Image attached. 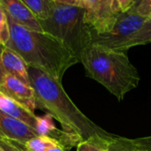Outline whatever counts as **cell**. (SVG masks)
<instances>
[{"label":"cell","instance_id":"6da1fadb","mask_svg":"<svg viewBox=\"0 0 151 151\" xmlns=\"http://www.w3.org/2000/svg\"><path fill=\"white\" fill-rule=\"evenodd\" d=\"M10 38L6 47L16 52L29 67L38 68L61 83L65 72L79 62L67 47L56 37L45 33L30 30L9 16Z\"/></svg>","mask_w":151,"mask_h":151},{"label":"cell","instance_id":"7a4b0ae2","mask_svg":"<svg viewBox=\"0 0 151 151\" xmlns=\"http://www.w3.org/2000/svg\"><path fill=\"white\" fill-rule=\"evenodd\" d=\"M29 76L35 91L37 108L52 115L60 124L63 131L78 134L83 140L95 136H113L90 120L75 105L60 82L47 73L31 67L29 68Z\"/></svg>","mask_w":151,"mask_h":151},{"label":"cell","instance_id":"3957f363","mask_svg":"<svg viewBox=\"0 0 151 151\" xmlns=\"http://www.w3.org/2000/svg\"><path fill=\"white\" fill-rule=\"evenodd\" d=\"M79 61L87 77L103 86L119 101L135 89L140 80L125 52L92 44L81 53Z\"/></svg>","mask_w":151,"mask_h":151},{"label":"cell","instance_id":"277c9868","mask_svg":"<svg viewBox=\"0 0 151 151\" xmlns=\"http://www.w3.org/2000/svg\"><path fill=\"white\" fill-rule=\"evenodd\" d=\"M85 15L84 7L55 4L51 15L40 23L44 32L62 42L79 60L84 50L93 44V32Z\"/></svg>","mask_w":151,"mask_h":151},{"label":"cell","instance_id":"5b68a950","mask_svg":"<svg viewBox=\"0 0 151 151\" xmlns=\"http://www.w3.org/2000/svg\"><path fill=\"white\" fill-rule=\"evenodd\" d=\"M146 20L133 10L122 14L110 31L99 35L93 34V44L118 51L124 43L140 29Z\"/></svg>","mask_w":151,"mask_h":151},{"label":"cell","instance_id":"8992f818","mask_svg":"<svg viewBox=\"0 0 151 151\" xmlns=\"http://www.w3.org/2000/svg\"><path fill=\"white\" fill-rule=\"evenodd\" d=\"M86 9V22L93 34L99 35L110 31L120 14H116L112 0H83Z\"/></svg>","mask_w":151,"mask_h":151},{"label":"cell","instance_id":"52a82bcc","mask_svg":"<svg viewBox=\"0 0 151 151\" xmlns=\"http://www.w3.org/2000/svg\"><path fill=\"white\" fill-rule=\"evenodd\" d=\"M0 93L35 113L37 103L35 91L32 86L26 85L11 75L6 74L0 80Z\"/></svg>","mask_w":151,"mask_h":151},{"label":"cell","instance_id":"ba28073f","mask_svg":"<svg viewBox=\"0 0 151 151\" xmlns=\"http://www.w3.org/2000/svg\"><path fill=\"white\" fill-rule=\"evenodd\" d=\"M0 6L16 23L30 30L44 32L40 21L22 0H0Z\"/></svg>","mask_w":151,"mask_h":151},{"label":"cell","instance_id":"9c48e42d","mask_svg":"<svg viewBox=\"0 0 151 151\" xmlns=\"http://www.w3.org/2000/svg\"><path fill=\"white\" fill-rule=\"evenodd\" d=\"M37 136V132L28 124L0 110V140L10 139L25 143Z\"/></svg>","mask_w":151,"mask_h":151},{"label":"cell","instance_id":"30bf717a","mask_svg":"<svg viewBox=\"0 0 151 151\" xmlns=\"http://www.w3.org/2000/svg\"><path fill=\"white\" fill-rule=\"evenodd\" d=\"M1 63L5 74L11 75L31 86L29 76V67L16 52L5 46L1 55Z\"/></svg>","mask_w":151,"mask_h":151},{"label":"cell","instance_id":"8fae6325","mask_svg":"<svg viewBox=\"0 0 151 151\" xmlns=\"http://www.w3.org/2000/svg\"><path fill=\"white\" fill-rule=\"evenodd\" d=\"M0 110L14 118L23 122L36 131L37 116L2 93H0Z\"/></svg>","mask_w":151,"mask_h":151},{"label":"cell","instance_id":"7c38bea8","mask_svg":"<svg viewBox=\"0 0 151 151\" xmlns=\"http://www.w3.org/2000/svg\"><path fill=\"white\" fill-rule=\"evenodd\" d=\"M149 43H151V19L146 20L140 29L127 41H125L118 51L126 52L132 47Z\"/></svg>","mask_w":151,"mask_h":151},{"label":"cell","instance_id":"4fadbf2b","mask_svg":"<svg viewBox=\"0 0 151 151\" xmlns=\"http://www.w3.org/2000/svg\"><path fill=\"white\" fill-rule=\"evenodd\" d=\"M39 21L47 19L55 6L51 0H22Z\"/></svg>","mask_w":151,"mask_h":151},{"label":"cell","instance_id":"5bb4252c","mask_svg":"<svg viewBox=\"0 0 151 151\" xmlns=\"http://www.w3.org/2000/svg\"><path fill=\"white\" fill-rule=\"evenodd\" d=\"M115 136L113 135L110 138L95 136L85 139L77 146V151H108L109 143Z\"/></svg>","mask_w":151,"mask_h":151},{"label":"cell","instance_id":"9a60e30c","mask_svg":"<svg viewBox=\"0 0 151 151\" xmlns=\"http://www.w3.org/2000/svg\"><path fill=\"white\" fill-rule=\"evenodd\" d=\"M23 144L28 151H47L50 147L55 145H60L54 139L48 136L40 135L30 139Z\"/></svg>","mask_w":151,"mask_h":151},{"label":"cell","instance_id":"2e32d148","mask_svg":"<svg viewBox=\"0 0 151 151\" xmlns=\"http://www.w3.org/2000/svg\"><path fill=\"white\" fill-rule=\"evenodd\" d=\"M10 38V29L7 14L0 6V45L6 46Z\"/></svg>","mask_w":151,"mask_h":151},{"label":"cell","instance_id":"e0dca14e","mask_svg":"<svg viewBox=\"0 0 151 151\" xmlns=\"http://www.w3.org/2000/svg\"><path fill=\"white\" fill-rule=\"evenodd\" d=\"M132 146L129 142L127 138L115 136L110 141L108 151H132Z\"/></svg>","mask_w":151,"mask_h":151},{"label":"cell","instance_id":"ac0fdd59","mask_svg":"<svg viewBox=\"0 0 151 151\" xmlns=\"http://www.w3.org/2000/svg\"><path fill=\"white\" fill-rule=\"evenodd\" d=\"M113 8L116 14H122L130 12L133 9L137 0H112Z\"/></svg>","mask_w":151,"mask_h":151},{"label":"cell","instance_id":"d6986e66","mask_svg":"<svg viewBox=\"0 0 151 151\" xmlns=\"http://www.w3.org/2000/svg\"><path fill=\"white\" fill-rule=\"evenodd\" d=\"M132 10L147 20L151 19V0H139Z\"/></svg>","mask_w":151,"mask_h":151},{"label":"cell","instance_id":"ffe728a7","mask_svg":"<svg viewBox=\"0 0 151 151\" xmlns=\"http://www.w3.org/2000/svg\"><path fill=\"white\" fill-rule=\"evenodd\" d=\"M128 140L137 149L141 151H151V136L137 139H128Z\"/></svg>","mask_w":151,"mask_h":151},{"label":"cell","instance_id":"44dd1931","mask_svg":"<svg viewBox=\"0 0 151 151\" xmlns=\"http://www.w3.org/2000/svg\"><path fill=\"white\" fill-rule=\"evenodd\" d=\"M52 2L57 5H66V6H80L85 8L83 0H51Z\"/></svg>","mask_w":151,"mask_h":151},{"label":"cell","instance_id":"7402d4cb","mask_svg":"<svg viewBox=\"0 0 151 151\" xmlns=\"http://www.w3.org/2000/svg\"><path fill=\"white\" fill-rule=\"evenodd\" d=\"M0 147L4 149V151H19V149L8 139H3L0 140Z\"/></svg>","mask_w":151,"mask_h":151},{"label":"cell","instance_id":"603a6c76","mask_svg":"<svg viewBox=\"0 0 151 151\" xmlns=\"http://www.w3.org/2000/svg\"><path fill=\"white\" fill-rule=\"evenodd\" d=\"M18 149H19V151H28L26 148H25V147H24V144L22 143V142H19V141H16V140H14V139H8Z\"/></svg>","mask_w":151,"mask_h":151},{"label":"cell","instance_id":"cb8c5ba5","mask_svg":"<svg viewBox=\"0 0 151 151\" xmlns=\"http://www.w3.org/2000/svg\"><path fill=\"white\" fill-rule=\"evenodd\" d=\"M4 45H0V80L2 79V78L6 75L3 71V68H2V63H1V55H2V52H3V49H4Z\"/></svg>","mask_w":151,"mask_h":151},{"label":"cell","instance_id":"d4e9b609","mask_svg":"<svg viewBox=\"0 0 151 151\" xmlns=\"http://www.w3.org/2000/svg\"><path fill=\"white\" fill-rule=\"evenodd\" d=\"M47 151H66L60 145H55L52 147H50Z\"/></svg>","mask_w":151,"mask_h":151},{"label":"cell","instance_id":"484cf974","mask_svg":"<svg viewBox=\"0 0 151 151\" xmlns=\"http://www.w3.org/2000/svg\"><path fill=\"white\" fill-rule=\"evenodd\" d=\"M131 145H132V144H131ZM132 147H133V146H132ZM132 151H141V150H139V149H137V148H135V147H132Z\"/></svg>","mask_w":151,"mask_h":151},{"label":"cell","instance_id":"4316f807","mask_svg":"<svg viewBox=\"0 0 151 151\" xmlns=\"http://www.w3.org/2000/svg\"><path fill=\"white\" fill-rule=\"evenodd\" d=\"M0 151H4V149H3V148H2L1 147H0Z\"/></svg>","mask_w":151,"mask_h":151}]
</instances>
